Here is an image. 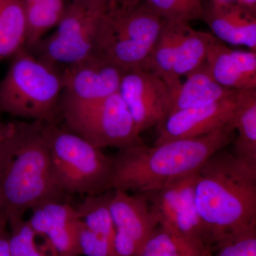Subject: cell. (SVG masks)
Returning a JSON list of instances; mask_svg holds the SVG:
<instances>
[{"label":"cell","mask_w":256,"mask_h":256,"mask_svg":"<svg viewBox=\"0 0 256 256\" xmlns=\"http://www.w3.org/2000/svg\"><path fill=\"white\" fill-rule=\"evenodd\" d=\"M6 218L11 256H46L37 247L36 234L24 216H9Z\"/></svg>","instance_id":"484cf974"},{"label":"cell","mask_w":256,"mask_h":256,"mask_svg":"<svg viewBox=\"0 0 256 256\" xmlns=\"http://www.w3.org/2000/svg\"><path fill=\"white\" fill-rule=\"evenodd\" d=\"M229 124L200 137L146 146L144 142L119 150L112 156L110 190L142 193L196 173L216 152L232 142Z\"/></svg>","instance_id":"7a4b0ae2"},{"label":"cell","mask_w":256,"mask_h":256,"mask_svg":"<svg viewBox=\"0 0 256 256\" xmlns=\"http://www.w3.org/2000/svg\"><path fill=\"white\" fill-rule=\"evenodd\" d=\"M126 72L98 54L67 66L60 104H87L116 94Z\"/></svg>","instance_id":"8fae6325"},{"label":"cell","mask_w":256,"mask_h":256,"mask_svg":"<svg viewBox=\"0 0 256 256\" xmlns=\"http://www.w3.org/2000/svg\"><path fill=\"white\" fill-rule=\"evenodd\" d=\"M194 198L210 247L256 228V165L216 152L196 172Z\"/></svg>","instance_id":"6da1fadb"},{"label":"cell","mask_w":256,"mask_h":256,"mask_svg":"<svg viewBox=\"0 0 256 256\" xmlns=\"http://www.w3.org/2000/svg\"><path fill=\"white\" fill-rule=\"evenodd\" d=\"M256 0H238V3L249 9L256 10Z\"/></svg>","instance_id":"1f68e13d"},{"label":"cell","mask_w":256,"mask_h":256,"mask_svg":"<svg viewBox=\"0 0 256 256\" xmlns=\"http://www.w3.org/2000/svg\"><path fill=\"white\" fill-rule=\"evenodd\" d=\"M2 210V204H1V202H0V212H1Z\"/></svg>","instance_id":"836d02e7"},{"label":"cell","mask_w":256,"mask_h":256,"mask_svg":"<svg viewBox=\"0 0 256 256\" xmlns=\"http://www.w3.org/2000/svg\"><path fill=\"white\" fill-rule=\"evenodd\" d=\"M4 137H0V140H1V139H2V138H4Z\"/></svg>","instance_id":"e575fe53"},{"label":"cell","mask_w":256,"mask_h":256,"mask_svg":"<svg viewBox=\"0 0 256 256\" xmlns=\"http://www.w3.org/2000/svg\"><path fill=\"white\" fill-rule=\"evenodd\" d=\"M188 23L164 21L159 36L141 69L169 84L178 46Z\"/></svg>","instance_id":"d6986e66"},{"label":"cell","mask_w":256,"mask_h":256,"mask_svg":"<svg viewBox=\"0 0 256 256\" xmlns=\"http://www.w3.org/2000/svg\"><path fill=\"white\" fill-rule=\"evenodd\" d=\"M141 5L164 21L190 24L203 20L204 0H144Z\"/></svg>","instance_id":"d4e9b609"},{"label":"cell","mask_w":256,"mask_h":256,"mask_svg":"<svg viewBox=\"0 0 256 256\" xmlns=\"http://www.w3.org/2000/svg\"><path fill=\"white\" fill-rule=\"evenodd\" d=\"M144 0H109L110 4L121 6H136L141 4Z\"/></svg>","instance_id":"f546056e"},{"label":"cell","mask_w":256,"mask_h":256,"mask_svg":"<svg viewBox=\"0 0 256 256\" xmlns=\"http://www.w3.org/2000/svg\"><path fill=\"white\" fill-rule=\"evenodd\" d=\"M208 256H256V228L217 242L210 247Z\"/></svg>","instance_id":"4316f807"},{"label":"cell","mask_w":256,"mask_h":256,"mask_svg":"<svg viewBox=\"0 0 256 256\" xmlns=\"http://www.w3.org/2000/svg\"><path fill=\"white\" fill-rule=\"evenodd\" d=\"M25 38L24 0H0V60L24 46Z\"/></svg>","instance_id":"44dd1931"},{"label":"cell","mask_w":256,"mask_h":256,"mask_svg":"<svg viewBox=\"0 0 256 256\" xmlns=\"http://www.w3.org/2000/svg\"><path fill=\"white\" fill-rule=\"evenodd\" d=\"M38 1V0H24L25 5L32 4V3Z\"/></svg>","instance_id":"d6a6232c"},{"label":"cell","mask_w":256,"mask_h":256,"mask_svg":"<svg viewBox=\"0 0 256 256\" xmlns=\"http://www.w3.org/2000/svg\"><path fill=\"white\" fill-rule=\"evenodd\" d=\"M210 248L158 226L137 256H208Z\"/></svg>","instance_id":"603a6c76"},{"label":"cell","mask_w":256,"mask_h":256,"mask_svg":"<svg viewBox=\"0 0 256 256\" xmlns=\"http://www.w3.org/2000/svg\"><path fill=\"white\" fill-rule=\"evenodd\" d=\"M9 226L8 218L2 210L0 212V256H11L9 248Z\"/></svg>","instance_id":"f1b7e54d"},{"label":"cell","mask_w":256,"mask_h":256,"mask_svg":"<svg viewBox=\"0 0 256 256\" xmlns=\"http://www.w3.org/2000/svg\"><path fill=\"white\" fill-rule=\"evenodd\" d=\"M118 92L140 133L164 118L170 89L159 77L141 68L127 70Z\"/></svg>","instance_id":"7c38bea8"},{"label":"cell","mask_w":256,"mask_h":256,"mask_svg":"<svg viewBox=\"0 0 256 256\" xmlns=\"http://www.w3.org/2000/svg\"><path fill=\"white\" fill-rule=\"evenodd\" d=\"M238 136L232 153L256 165V89L239 90L238 105L232 120Z\"/></svg>","instance_id":"ac0fdd59"},{"label":"cell","mask_w":256,"mask_h":256,"mask_svg":"<svg viewBox=\"0 0 256 256\" xmlns=\"http://www.w3.org/2000/svg\"><path fill=\"white\" fill-rule=\"evenodd\" d=\"M12 56L0 82V112L22 120L57 124L62 116V73L25 46Z\"/></svg>","instance_id":"277c9868"},{"label":"cell","mask_w":256,"mask_h":256,"mask_svg":"<svg viewBox=\"0 0 256 256\" xmlns=\"http://www.w3.org/2000/svg\"><path fill=\"white\" fill-rule=\"evenodd\" d=\"M196 172L158 190L142 194L158 217L160 226L210 248L208 234L195 204Z\"/></svg>","instance_id":"9c48e42d"},{"label":"cell","mask_w":256,"mask_h":256,"mask_svg":"<svg viewBox=\"0 0 256 256\" xmlns=\"http://www.w3.org/2000/svg\"><path fill=\"white\" fill-rule=\"evenodd\" d=\"M210 36L212 34L194 30L190 24L186 25L168 84L170 92L182 84V77L188 76L206 62Z\"/></svg>","instance_id":"ffe728a7"},{"label":"cell","mask_w":256,"mask_h":256,"mask_svg":"<svg viewBox=\"0 0 256 256\" xmlns=\"http://www.w3.org/2000/svg\"><path fill=\"white\" fill-rule=\"evenodd\" d=\"M110 210L114 222L116 256H137L159 220L142 193L112 190Z\"/></svg>","instance_id":"30bf717a"},{"label":"cell","mask_w":256,"mask_h":256,"mask_svg":"<svg viewBox=\"0 0 256 256\" xmlns=\"http://www.w3.org/2000/svg\"><path fill=\"white\" fill-rule=\"evenodd\" d=\"M186 77L184 82L170 92L165 117L183 109L213 104L236 90L220 86L212 76L206 62Z\"/></svg>","instance_id":"e0dca14e"},{"label":"cell","mask_w":256,"mask_h":256,"mask_svg":"<svg viewBox=\"0 0 256 256\" xmlns=\"http://www.w3.org/2000/svg\"><path fill=\"white\" fill-rule=\"evenodd\" d=\"M66 130L102 149H124L144 142L119 92L82 104H60Z\"/></svg>","instance_id":"52a82bcc"},{"label":"cell","mask_w":256,"mask_h":256,"mask_svg":"<svg viewBox=\"0 0 256 256\" xmlns=\"http://www.w3.org/2000/svg\"><path fill=\"white\" fill-rule=\"evenodd\" d=\"M206 63L220 86L233 90L256 89V52L230 50L212 34Z\"/></svg>","instance_id":"9a60e30c"},{"label":"cell","mask_w":256,"mask_h":256,"mask_svg":"<svg viewBox=\"0 0 256 256\" xmlns=\"http://www.w3.org/2000/svg\"><path fill=\"white\" fill-rule=\"evenodd\" d=\"M109 0H72L66 5L56 30L33 50L40 60L58 67L96 54L101 21Z\"/></svg>","instance_id":"ba28073f"},{"label":"cell","mask_w":256,"mask_h":256,"mask_svg":"<svg viewBox=\"0 0 256 256\" xmlns=\"http://www.w3.org/2000/svg\"><path fill=\"white\" fill-rule=\"evenodd\" d=\"M164 23L141 4L121 6L108 3L99 28L96 54L124 70L141 68Z\"/></svg>","instance_id":"8992f818"},{"label":"cell","mask_w":256,"mask_h":256,"mask_svg":"<svg viewBox=\"0 0 256 256\" xmlns=\"http://www.w3.org/2000/svg\"><path fill=\"white\" fill-rule=\"evenodd\" d=\"M41 122H10L0 140V202L6 216H24L44 202H64Z\"/></svg>","instance_id":"3957f363"},{"label":"cell","mask_w":256,"mask_h":256,"mask_svg":"<svg viewBox=\"0 0 256 256\" xmlns=\"http://www.w3.org/2000/svg\"><path fill=\"white\" fill-rule=\"evenodd\" d=\"M202 21L210 26L212 34L224 43L247 46L256 52V10L240 4L204 5Z\"/></svg>","instance_id":"2e32d148"},{"label":"cell","mask_w":256,"mask_h":256,"mask_svg":"<svg viewBox=\"0 0 256 256\" xmlns=\"http://www.w3.org/2000/svg\"><path fill=\"white\" fill-rule=\"evenodd\" d=\"M77 238L80 256H116L112 242L92 232L80 220L77 227Z\"/></svg>","instance_id":"83f0119b"},{"label":"cell","mask_w":256,"mask_h":256,"mask_svg":"<svg viewBox=\"0 0 256 256\" xmlns=\"http://www.w3.org/2000/svg\"><path fill=\"white\" fill-rule=\"evenodd\" d=\"M239 4L238 0H208V3L204 5L213 6H224L228 5Z\"/></svg>","instance_id":"4dcf8cb0"},{"label":"cell","mask_w":256,"mask_h":256,"mask_svg":"<svg viewBox=\"0 0 256 256\" xmlns=\"http://www.w3.org/2000/svg\"><path fill=\"white\" fill-rule=\"evenodd\" d=\"M28 223L36 235L46 239L54 256H80L76 208L64 202H44L32 208Z\"/></svg>","instance_id":"5bb4252c"},{"label":"cell","mask_w":256,"mask_h":256,"mask_svg":"<svg viewBox=\"0 0 256 256\" xmlns=\"http://www.w3.org/2000/svg\"><path fill=\"white\" fill-rule=\"evenodd\" d=\"M112 190L98 195H89L77 206L80 220L94 233L114 244V228L110 210Z\"/></svg>","instance_id":"cb8c5ba5"},{"label":"cell","mask_w":256,"mask_h":256,"mask_svg":"<svg viewBox=\"0 0 256 256\" xmlns=\"http://www.w3.org/2000/svg\"><path fill=\"white\" fill-rule=\"evenodd\" d=\"M239 90L208 105L172 112L158 126L154 146L169 141L200 137L226 124L233 118L238 105Z\"/></svg>","instance_id":"4fadbf2b"},{"label":"cell","mask_w":256,"mask_h":256,"mask_svg":"<svg viewBox=\"0 0 256 256\" xmlns=\"http://www.w3.org/2000/svg\"><path fill=\"white\" fill-rule=\"evenodd\" d=\"M40 122L56 181L64 194L89 196L110 190L112 158L57 124Z\"/></svg>","instance_id":"5b68a950"},{"label":"cell","mask_w":256,"mask_h":256,"mask_svg":"<svg viewBox=\"0 0 256 256\" xmlns=\"http://www.w3.org/2000/svg\"><path fill=\"white\" fill-rule=\"evenodd\" d=\"M64 0H38L26 5L24 46L33 50L47 32L58 24L65 12Z\"/></svg>","instance_id":"7402d4cb"}]
</instances>
